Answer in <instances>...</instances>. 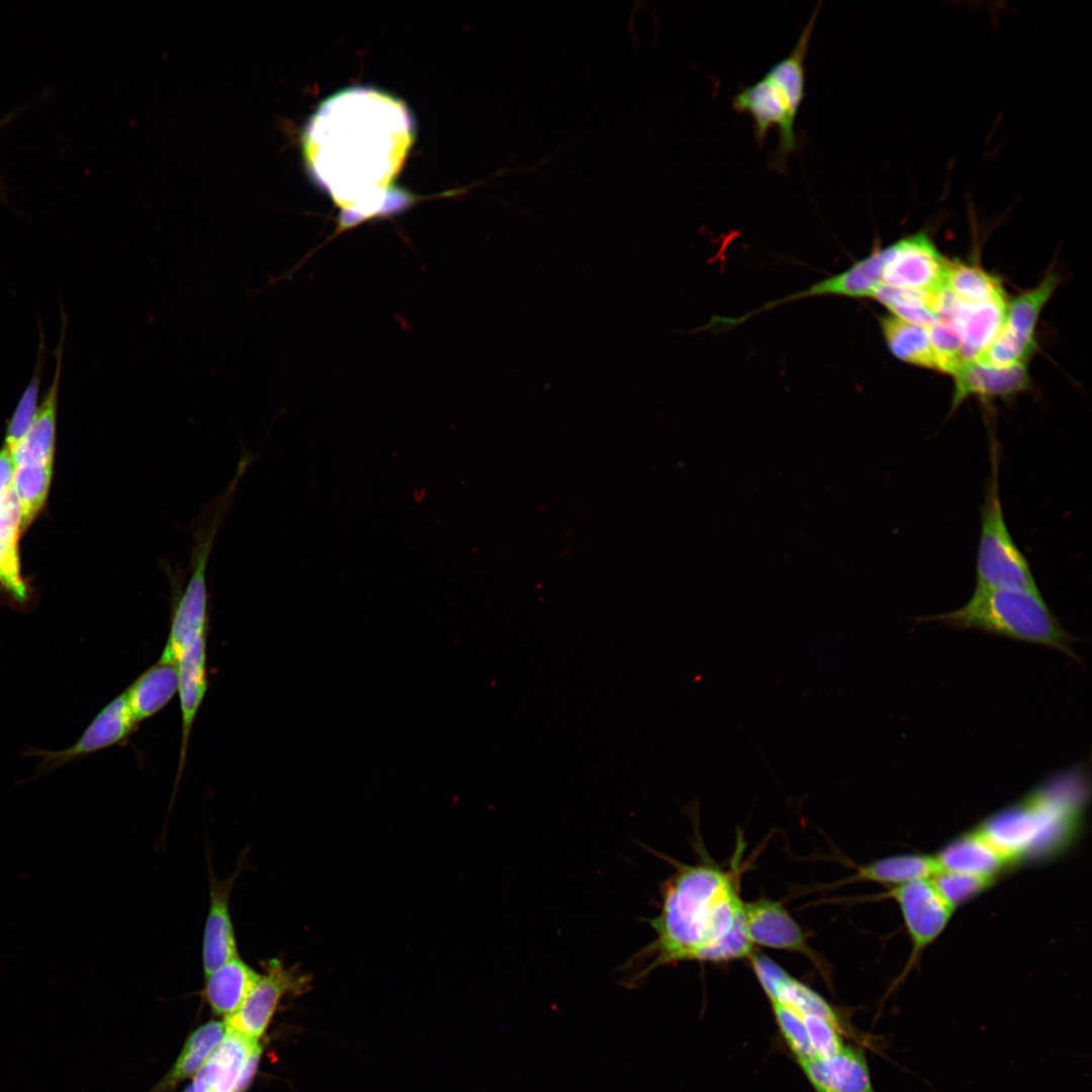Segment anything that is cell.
<instances>
[{"label":"cell","mask_w":1092,"mask_h":1092,"mask_svg":"<svg viewBox=\"0 0 1092 1092\" xmlns=\"http://www.w3.org/2000/svg\"><path fill=\"white\" fill-rule=\"evenodd\" d=\"M872 297L887 306L893 315L912 325L929 328L939 320L928 307L929 294L922 291L881 282Z\"/></svg>","instance_id":"obj_30"},{"label":"cell","mask_w":1092,"mask_h":1092,"mask_svg":"<svg viewBox=\"0 0 1092 1092\" xmlns=\"http://www.w3.org/2000/svg\"><path fill=\"white\" fill-rule=\"evenodd\" d=\"M889 253V246L875 250L870 256L856 262L842 273L826 278L801 292L771 301L757 311L770 308L780 303L815 295L833 294L849 297H872L876 287L882 282L883 271Z\"/></svg>","instance_id":"obj_20"},{"label":"cell","mask_w":1092,"mask_h":1092,"mask_svg":"<svg viewBox=\"0 0 1092 1092\" xmlns=\"http://www.w3.org/2000/svg\"><path fill=\"white\" fill-rule=\"evenodd\" d=\"M929 880L941 898L954 910L990 889L998 879L939 870Z\"/></svg>","instance_id":"obj_31"},{"label":"cell","mask_w":1092,"mask_h":1092,"mask_svg":"<svg viewBox=\"0 0 1092 1092\" xmlns=\"http://www.w3.org/2000/svg\"><path fill=\"white\" fill-rule=\"evenodd\" d=\"M264 973L239 1008L225 1017V1030L258 1041L268 1027L281 999L301 994L310 987L311 978L295 967L286 968L278 959L264 963Z\"/></svg>","instance_id":"obj_9"},{"label":"cell","mask_w":1092,"mask_h":1092,"mask_svg":"<svg viewBox=\"0 0 1092 1092\" xmlns=\"http://www.w3.org/2000/svg\"><path fill=\"white\" fill-rule=\"evenodd\" d=\"M744 919L753 945L799 952L817 962L802 928L780 902L769 898L744 902Z\"/></svg>","instance_id":"obj_13"},{"label":"cell","mask_w":1092,"mask_h":1092,"mask_svg":"<svg viewBox=\"0 0 1092 1092\" xmlns=\"http://www.w3.org/2000/svg\"><path fill=\"white\" fill-rule=\"evenodd\" d=\"M661 887L655 937L624 966L630 982L684 962L724 963L750 958L744 902L735 876L712 863H677Z\"/></svg>","instance_id":"obj_2"},{"label":"cell","mask_w":1092,"mask_h":1092,"mask_svg":"<svg viewBox=\"0 0 1092 1092\" xmlns=\"http://www.w3.org/2000/svg\"><path fill=\"white\" fill-rule=\"evenodd\" d=\"M17 543L0 539V583L15 602L23 604L27 588L20 576Z\"/></svg>","instance_id":"obj_35"},{"label":"cell","mask_w":1092,"mask_h":1092,"mask_svg":"<svg viewBox=\"0 0 1092 1092\" xmlns=\"http://www.w3.org/2000/svg\"><path fill=\"white\" fill-rule=\"evenodd\" d=\"M5 194L6 193L3 190L2 186H0V201H5Z\"/></svg>","instance_id":"obj_37"},{"label":"cell","mask_w":1092,"mask_h":1092,"mask_svg":"<svg viewBox=\"0 0 1092 1092\" xmlns=\"http://www.w3.org/2000/svg\"><path fill=\"white\" fill-rule=\"evenodd\" d=\"M1007 303H974L958 296L946 321L960 332L966 360H975L998 336L1005 323Z\"/></svg>","instance_id":"obj_21"},{"label":"cell","mask_w":1092,"mask_h":1092,"mask_svg":"<svg viewBox=\"0 0 1092 1092\" xmlns=\"http://www.w3.org/2000/svg\"><path fill=\"white\" fill-rule=\"evenodd\" d=\"M1088 794L1085 770L1073 767L989 816L977 828L1012 867L1050 859L1075 839Z\"/></svg>","instance_id":"obj_3"},{"label":"cell","mask_w":1092,"mask_h":1092,"mask_svg":"<svg viewBox=\"0 0 1092 1092\" xmlns=\"http://www.w3.org/2000/svg\"><path fill=\"white\" fill-rule=\"evenodd\" d=\"M884 896L898 905L911 943L910 956L895 981V988L942 933L954 910L941 898L929 879L892 887Z\"/></svg>","instance_id":"obj_10"},{"label":"cell","mask_w":1092,"mask_h":1092,"mask_svg":"<svg viewBox=\"0 0 1092 1092\" xmlns=\"http://www.w3.org/2000/svg\"><path fill=\"white\" fill-rule=\"evenodd\" d=\"M884 339L898 359L939 372V363L926 328L909 324L893 314L880 317Z\"/></svg>","instance_id":"obj_24"},{"label":"cell","mask_w":1092,"mask_h":1092,"mask_svg":"<svg viewBox=\"0 0 1092 1092\" xmlns=\"http://www.w3.org/2000/svg\"><path fill=\"white\" fill-rule=\"evenodd\" d=\"M224 1034V1023L219 1021H209L193 1031L172 1070L159 1085L160 1090L169 1089L197 1073Z\"/></svg>","instance_id":"obj_27"},{"label":"cell","mask_w":1092,"mask_h":1092,"mask_svg":"<svg viewBox=\"0 0 1092 1092\" xmlns=\"http://www.w3.org/2000/svg\"><path fill=\"white\" fill-rule=\"evenodd\" d=\"M189 577L184 588L180 568L170 565L166 574L171 586V623L163 652L178 669L181 710V748L177 778H181L190 733L208 689L206 642L209 629V595L206 570L214 541L207 535L192 538Z\"/></svg>","instance_id":"obj_4"},{"label":"cell","mask_w":1092,"mask_h":1092,"mask_svg":"<svg viewBox=\"0 0 1092 1092\" xmlns=\"http://www.w3.org/2000/svg\"><path fill=\"white\" fill-rule=\"evenodd\" d=\"M14 463L10 453L3 448L0 451V495L9 485L14 475Z\"/></svg>","instance_id":"obj_36"},{"label":"cell","mask_w":1092,"mask_h":1092,"mask_svg":"<svg viewBox=\"0 0 1092 1092\" xmlns=\"http://www.w3.org/2000/svg\"><path fill=\"white\" fill-rule=\"evenodd\" d=\"M779 1029L798 1062L815 1058L802 1016L790 1007L770 1001Z\"/></svg>","instance_id":"obj_33"},{"label":"cell","mask_w":1092,"mask_h":1092,"mask_svg":"<svg viewBox=\"0 0 1092 1092\" xmlns=\"http://www.w3.org/2000/svg\"><path fill=\"white\" fill-rule=\"evenodd\" d=\"M749 959L769 1001L784 1004L799 1014H814L840 1024L837 1013L821 995L791 976L775 961L754 952Z\"/></svg>","instance_id":"obj_17"},{"label":"cell","mask_w":1092,"mask_h":1092,"mask_svg":"<svg viewBox=\"0 0 1092 1092\" xmlns=\"http://www.w3.org/2000/svg\"><path fill=\"white\" fill-rule=\"evenodd\" d=\"M819 5L804 25L791 53L775 63L756 82L740 89L732 99L736 111L751 116L758 145H762L770 128H778L779 143L772 162L779 170L785 168L788 155L797 145L795 120L805 96V58Z\"/></svg>","instance_id":"obj_6"},{"label":"cell","mask_w":1092,"mask_h":1092,"mask_svg":"<svg viewBox=\"0 0 1092 1092\" xmlns=\"http://www.w3.org/2000/svg\"><path fill=\"white\" fill-rule=\"evenodd\" d=\"M939 870L998 879L1009 860L977 828L957 836L933 855Z\"/></svg>","instance_id":"obj_19"},{"label":"cell","mask_w":1092,"mask_h":1092,"mask_svg":"<svg viewBox=\"0 0 1092 1092\" xmlns=\"http://www.w3.org/2000/svg\"><path fill=\"white\" fill-rule=\"evenodd\" d=\"M411 135L395 100L373 91H351L329 100L314 116L306 148L341 219L335 233L390 212L385 201Z\"/></svg>","instance_id":"obj_1"},{"label":"cell","mask_w":1092,"mask_h":1092,"mask_svg":"<svg viewBox=\"0 0 1092 1092\" xmlns=\"http://www.w3.org/2000/svg\"><path fill=\"white\" fill-rule=\"evenodd\" d=\"M926 330L938 359L939 372L952 375L967 361L959 330L954 324L942 318Z\"/></svg>","instance_id":"obj_32"},{"label":"cell","mask_w":1092,"mask_h":1092,"mask_svg":"<svg viewBox=\"0 0 1092 1092\" xmlns=\"http://www.w3.org/2000/svg\"><path fill=\"white\" fill-rule=\"evenodd\" d=\"M803 1018L815 1058L832 1056L844 1046L840 1024L814 1014H800Z\"/></svg>","instance_id":"obj_34"},{"label":"cell","mask_w":1092,"mask_h":1092,"mask_svg":"<svg viewBox=\"0 0 1092 1092\" xmlns=\"http://www.w3.org/2000/svg\"><path fill=\"white\" fill-rule=\"evenodd\" d=\"M239 869L229 879L217 880L209 867V907L202 941V965L205 977L239 956L230 914V895Z\"/></svg>","instance_id":"obj_15"},{"label":"cell","mask_w":1092,"mask_h":1092,"mask_svg":"<svg viewBox=\"0 0 1092 1092\" xmlns=\"http://www.w3.org/2000/svg\"><path fill=\"white\" fill-rule=\"evenodd\" d=\"M259 976L238 956L205 977L203 997L215 1014L228 1017L239 1008Z\"/></svg>","instance_id":"obj_23"},{"label":"cell","mask_w":1092,"mask_h":1092,"mask_svg":"<svg viewBox=\"0 0 1092 1092\" xmlns=\"http://www.w3.org/2000/svg\"><path fill=\"white\" fill-rule=\"evenodd\" d=\"M919 620L938 621L1044 645L1079 661L1070 647L1074 638L1062 627L1039 590L976 586L970 600L960 609Z\"/></svg>","instance_id":"obj_5"},{"label":"cell","mask_w":1092,"mask_h":1092,"mask_svg":"<svg viewBox=\"0 0 1092 1092\" xmlns=\"http://www.w3.org/2000/svg\"><path fill=\"white\" fill-rule=\"evenodd\" d=\"M951 412L969 397L981 399L1010 398L1029 388L1026 365L993 367L967 360L952 374Z\"/></svg>","instance_id":"obj_14"},{"label":"cell","mask_w":1092,"mask_h":1092,"mask_svg":"<svg viewBox=\"0 0 1092 1092\" xmlns=\"http://www.w3.org/2000/svg\"><path fill=\"white\" fill-rule=\"evenodd\" d=\"M998 446L992 445V469L981 508V530L976 562L979 587L1039 590L1029 563L1008 531L999 495Z\"/></svg>","instance_id":"obj_7"},{"label":"cell","mask_w":1092,"mask_h":1092,"mask_svg":"<svg viewBox=\"0 0 1092 1092\" xmlns=\"http://www.w3.org/2000/svg\"><path fill=\"white\" fill-rule=\"evenodd\" d=\"M799 1064L816 1092H875L861 1048L844 1045L832 1056Z\"/></svg>","instance_id":"obj_16"},{"label":"cell","mask_w":1092,"mask_h":1092,"mask_svg":"<svg viewBox=\"0 0 1092 1092\" xmlns=\"http://www.w3.org/2000/svg\"><path fill=\"white\" fill-rule=\"evenodd\" d=\"M179 675L174 660L162 652L126 690L129 707L138 723L160 712L178 693Z\"/></svg>","instance_id":"obj_22"},{"label":"cell","mask_w":1092,"mask_h":1092,"mask_svg":"<svg viewBox=\"0 0 1092 1092\" xmlns=\"http://www.w3.org/2000/svg\"><path fill=\"white\" fill-rule=\"evenodd\" d=\"M127 695L124 692L104 706L86 727L78 740L62 750L29 748L24 756L39 757L36 771L29 780L41 777L56 768L76 761L92 753L123 742L138 727Z\"/></svg>","instance_id":"obj_11"},{"label":"cell","mask_w":1092,"mask_h":1092,"mask_svg":"<svg viewBox=\"0 0 1092 1092\" xmlns=\"http://www.w3.org/2000/svg\"><path fill=\"white\" fill-rule=\"evenodd\" d=\"M889 247L883 283L929 295L946 285L948 260L938 252L926 233L921 231L904 237Z\"/></svg>","instance_id":"obj_12"},{"label":"cell","mask_w":1092,"mask_h":1092,"mask_svg":"<svg viewBox=\"0 0 1092 1092\" xmlns=\"http://www.w3.org/2000/svg\"><path fill=\"white\" fill-rule=\"evenodd\" d=\"M53 463H29L14 468L13 484L17 493L23 533L42 508L51 482Z\"/></svg>","instance_id":"obj_29"},{"label":"cell","mask_w":1092,"mask_h":1092,"mask_svg":"<svg viewBox=\"0 0 1092 1092\" xmlns=\"http://www.w3.org/2000/svg\"><path fill=\"white\" fill-rule=\"evenodd\" d=\"M939 871L932 855L903 853L877 859L859 867L854 880L892 887L918 880H928Z\"/></svg>","instance_id":"obj_25"},{"label":"cell","mask_w":1092,"mask_h":1092,"mask_svg":"<svg viewBox=\"0 0 1092 1092\" xmlns=\"http://www.w3.org/2000/svg\"><path fill=\"white\" fill-rule=\"evenodd\" d=\"M1050 273L1034 288L1007 303L1005 323L994 341L978 356V362L993 367L1026 365L1036 349L1034 338L1037 318L1059 284Z\"/></svg>","instance_id":"obj_8"},{"label":"cell","mask_w":1092,"mask_h":1092,"mask_svg":"<svg viewBox=\"0 0 1092 1092\" xmlns=\"http://www.w3.org/2000/svg\"><path fill=\"white\" fill-rule=\"evenodd\" d=\"M945 284L969 302H1007L1001 280L977 265L948 260Z\"/></svg>","instance_id":"obj_26"},{"label":"cell","mask_w":1092,"mask_h":1092,"mask_svg":"<svg viewBox=\"0 0 1092 1092\" xmlns=\"http://www.w3.org/2000/svg\"><path fill=\"white\" fill-rule=\"evenodd\" d=\"M39 322V341L36 354V361L33 368V372L28 384L23 391L17 406L10 419L7 428L5 449L10 453L12 459L32 425L38 406V394L42 380L43 364L46 358V346H44V333L42 325Z\"/></svg>","instance_id":"obj_28"},{"label":"cell","mask_w":1092,"mask_h":1092,"mask_svg":"<svg viewBox=\"0 0 1092 1092\" xmlns=\"http://www.w3.org/2000/svg\"><path fill=\"white\" fill-rule=\"evenodd\" d=\"M259 1042L225 1030L220 1042L195 1074L194 1092H237L242 1074Z\"/></svg>","instance_id":"obj_18"}]
</instances>
